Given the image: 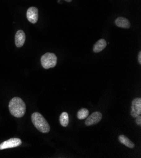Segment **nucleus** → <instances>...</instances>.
Returning <instances> with one entry per match:
<instances>
[{
  "mask_svg": "<svg viewBox=\"0 0 141 158\" xmlns=\"http://www.w3.org/2000/svg\"><path fill=\"white\" fill-rule=\"evenodd\" d=\"M102 117V114L99 112H94L87 118V120L85 122V124L87 126L97 124L101 120Z\"/></svg>",
  "mask_w": 141,
  "mask_h": 158,
  "instance_id": "obj_6",
  "label": "nucleus"
},
{
  "mask_svg": "<svg viewBox=\"0 0 141 158\" xmlns=\"http://www.w3.org/2000/svg\"><path fill=\"white\" fill-rule=\"evenodd\" d=\"M59 122L63 127H67L68 125L69 117L67 112H63L59 117Z\"/></svg>",
  "mask_w": 141,
  "mask_h": 158,
  "instance_id": "obj_12",
  "label": "nucleus"
},
{
  "mask_svg": "<svg viewBox=\"0 0 141 158\" xmlns=\"http://www.w3.org/2000/svg\"><path fill=\"white\" fill-rule=\"evenodd\" d=\"M9 110L10 114L17 118L22 117L26 111V106L24 102L19 97L13 98L9 103Z\"/></svg>",
  "mask_w": 141,
  "mask_h": 158,
  "instance_id": "obj_1",
  "label": "nucleus"
},
{
  "mask_svg": "<svg viewBox=\"0 0 141 158\" xmlns=\"http://www.w3.org/2000/svg\"><path fill=\"white\" fill-rule=\"evenodd\" d=\"M31 118L34 125L38 131L42 133H48L50 132V125L40 113L34 112L32 115Z\"/></svg>",
  "mask_w": 141,
  "mask_h": 158,
  "instance_id": "obj_2",
  "label": "nucleus"
},
{
  "mask_svg": "<svg viewBox=\"0 0 141 158\" xmlns=\"http://www.w3.org/2000/svg\"><path fill=\"white\" fill-rule=\"evenodd\" d=\"M106 45H107L106 41L104 39H100L98 41H97V42L95 45H94L93 51L96 53H98L102 51L103 49H104Z\"/></svg>",
  "mask_w": 141,
  "mask_h": 158,
  "instance_id": "obj_9",
  "label": "nucleus"
},
{
  "mask_svg": "<svg viewBox=\"0 0 141 158\" xmlns=\"http://www.w3.org/2000/svg\"><path fill=\"white\" fill-rule=\"evenodd\" d=\"M38 9L36 7H30L27 11V18L32 23H36L38 20Z\"/></svg>",
  "mask_w": 141,
  "mask_h": 158,
  "instance_id": "obj_7",
  "label": "nucleus"
},
{
  "mask_svg": "<svg viewBox=\"0 0 141 158\" xmlns=\"http://www.w3.org/2000/svg\"><path fill=\"white\" fill-rule=\"evenodd\" d=\"M136 119H135V123L139 125H141V117L140 115L137 116V117H135Z\"/></svg>",
  "mask_w": 141,
  "mask_h": 158,
  "instance_id": "obj_14",
  "label": "nucleus"
},
{
  "mask_svg": "<svg viewBox=\"0 0 141 158\" xmlns=\"http://www.w3.org/2000/svg\"><path fill=\"white\" fill-rule=\"evenodd\" d=\"M115 24L117 27L123 28H129L130 23L129 21L124 17H118L115 20Z\"/></svg>",
  "mask_w": 141,
  "mask_h": 158,
  "instance_id": "obj_10",
  "label": "nucleus"
},
{
  "mask_svg": "<svg viewBox=\"0 0 141 158\" xmlns=\"http://www.w3.org/2000/svg\"><path fill=\"white\" fill-rule=\"evenodd\" d=\"M89 110L86 108H82L79 110L77 113V118L80 120L86 118L89 116Z\"/></svg>",
  "mask_w": 141,
  "mask_h": 158,
  "instance_id": "obj_13",
  "label": "nucleus"
},
{
  "mask_svg": "<svg viewBox=\"0 0 141 158\" xmlns=\"http://www.w3.org/2000/svg\"><path fill=\"white\" fill-rule=\"evenodd\" d=\"M65 1L67 2H71L72 1V0H65Z\"/></svg>",
  "mask_w": 141,
  "mask_h": 158,
  "instance_id": "obj_16",
  "label": "nucleus"
},
{
  "mask_svg": "<svg viewBox=\"0 0 141 158\" xmlns=\"http://www.w3.org/2000/svg\"><path fill=\"white\" fill-rule=\"evenodd\" d=\"M141 114V98H136L132 102L130 114L132 117H137Z\"/></svg>",
  "mask_w": 141,
  "mask_h": 158,
  "instance_id": "obj_5",
  "label": "nucleus"
},
{
  "mask_svg": "<svg viewBox=\"0 0 141 158\" xmlns=\"http://www.w3.org/2000/svg\"><path fill=\"white\" fill-rule=\"evenodd\" d=\"M25 41V34L24 31L22 30H19L17 31L15 37V45L17 47H21L24 45Z\"/></svg>",
  "mask_w": 141,
  "mask_h": 158,
  "instance_id": "obj_8",
  "label": "nucleus"
},
{
  "mask_svg": "<svg viewBox=\"0 0 141 158\" xmlns=\"http://www.w3.org/2000/svg\"><path fill=\"white\" fill-rule=\"evenodd\" d=\"M138 61L139 62V64H141V52H139V55H138Z\"/></svg>",
  "mask_w": 141,
  "mask_h": 158,
  "instance_id": "obj_15",
  "label": "nucleus"
},
{
  "mask_svg": "<svg viewBox=\"0 0 141 158\" xmlns=\"http://www.w3.org/2000/svg\"><path fill=\"white\" fill-rule=\"evenodd\" d=\"M41 62L42 66L44 69H48L52 68L57 64V57L53 53L47 52L41 57Z\"/></svg>",
  "mask_w": 141,
  "mask_h": 158,
  "instance_id": "obj_3",
  "label": "nucleus"
},
{
  "mask_svg": "<svg viewBox=\"0 0 141 158\" xmlns=\"http://www.w3.org/2000/svg\"><path fill=\"white\" fill-rule=\"evenodd\" d=\"M22 144V140L19 138H11L4 141L0 144V150L16 148Z\"/></svg>",
  "mask_w": 141,
  "mask_h": 158,
  "instance_id": "obj_4",
  "label": "nucleus"
},
{
  "mask_svg": "<svg viewBox=\"0 0 141 158\" xmlns=\"http://www.w3.org/2000/svg\"><path fill=\"white\" fill-rule=\"evenodd\" d=\"M118 139L121 144H123V145H125V146H127L129 148L132 149L135 146L134 144L132 143V142L128 137H127L126 136H125L123 135H120L118 137Z\"/></svg>",
  "mask_w": 141,
  "mask_h": 158,
  "instance_id": "obj_11",
  "label": "nucleus"
}]
</instances>
